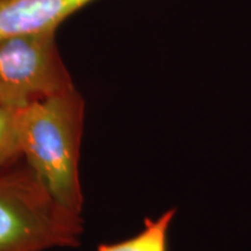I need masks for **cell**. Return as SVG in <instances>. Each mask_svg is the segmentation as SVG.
<instances>
[{"label":"cell","instance_id":"obj_1","mask_svg":"<svg viewBox=\"0 0 251 251\" xmlns=\"http://www.w3.org/2000/svg\"><path fill=\"white\" fill-rule=\"evenodd\" d=\"M84 117L85 101L76 87L19 109L25 163L59 205L79 215Z\"/></svg>","mask_w":251,"mask_h":251},{"label":"cell","instance_id":"obj_6","mask_svg":"<svg viewBox=\"0 0 251 251\" xmlns=\"http://www.w3.org/2000/svg\"><path fill=\"white\" fill-rule=\"evenodd\" d=\"M23 161L19 109L0 103V171Z\"/></svg>","mask_w":251,"mask_h":251},{"label":"cell","instance_id":"obj_5","mask_svg":"<svg viewBox=\"0 0 251 251\" xmlns=\"http://www.w3.org/2000/svg\"><path fill=\"white\" fill-rule=\"evenodd\" d=\"M177 209L171 208L158 219H146L142 231L118 243L100 244L97 251H168V231Z\"/></svg>","mask_w":251,"mask_h":251},{"label":"cell","instance_id":"obj_3","mask_svg":"<svg viewBox=\"0 0 251 251\" xmlns=\"http://www.w3.org/2000/svg\"><path fill=\"white\" fill-rule=\"evenodd\" d=\"M57 30L0 40V103L24 108L75 89L56 41Z\"/></svg>","mask_w":251,"mask_h":251},{"label":"cell","instance_id":"obj_2","mask_svg":"<svg viewBox=\"0 0 251 251\" xmlns=\"http://www.w3.org/2000/svg\"><path fill=\"white\" fill-rule=\"evenodd\" d=\"M79 214L62 207L23 159L0 171V251L80 246Z\"/></svg>","mask_w":251,"mask_h":251},{"label":"cell","instance_id":"obj_4","mask_svg":"<svg viewBox=\"0 0 251 251\" xmlns=\"http://www.w3.org/2000/svg\"><path fill=\"white\" fill-rule=\"evenodd\" d=\"M94 0H0V40L57 30L63 21Z\"/></svg>","mask_w":251,"mask_h":251}]
</instances>
